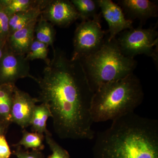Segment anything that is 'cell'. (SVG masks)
<instances>
[{"label": "cell", "instance_id": "1", "mask_svg": "<svg viewBox=\"0 0 158 158\" xmlns=\"http://www.w3.org/2000/svg\"><path fill=\"white\" fill-rule=\"evenodd\" d=\"M53 49L42 75L31 78L39 88V102L48 107L55 133L62 139L92 140L91 102L94 93L80 60L69 59L64 51Z\"/></svg>", "mask_w": 158, "mask_h": 158}, {"label": "cell", "instance_id": "2", "mask_svg": "<svg viewBox=\"0 0 158 158\" xmlns=\"http://www.w3.org/2000/svg\"><path fill=\"white\" fill-rule=\"evenodd\" d=\"M94 158H158V121L130 113L99 133Z\"/></svg>", "mask_w": 158, "mask_h": 158}, {"label": "cell", "instance_id": "3", "mask_svg": "<svg viewBox=\"0 0 158 158\" xmlns=\"http://www.w3.org/2000/svg\"><path fill=\"white\" fill-rule=\"evenodd\" d=\"M140 80L134 73L102 85L94 93L91 117L94 123L112 121L134 113L143 101Z\"/></svg>", "mask_w": 158, "mask_h": 158}, {"label": "cell", "instance_id": "4", "mask_svg": "<svg viewBox=\"0 0 158 158\" xmlns=\"http://www.w3.org/2000/svg\"><path fill=\"white\" fill-rule=\"evenodd\" d=\"M80 61L94 92L102 85L132 74L137 65L135 59L123 54L116 38L108 41L107 38L98 51Z\"/></svg>", "mask_w": 158, "mask_h": 158}, {"label": "cell", "instance_id": "5", "mask_svg": "<svg viewBox=\"0 0 158 158\" xmlns=\"http://www.w3.org/2000/svg\"><path fill=\"white\" fill-rule=\"evenodd\" d=\"M156 26L148 29L141 26L128 29L119 34L116 39L122 53L125 56L134 59L139 55L151 57L158 63V33Z\"/></svg>", "mask_w": 158, "mask_h": 158}, {"label": "cell", "instance_id": "6", "mask_svg": "<svg viewBox=\"0 0 158 158\" xmlns=\"http://www.w3.org/2000/svg\"><path fill=\"white\" fill-rule=\"evenodd\" d=\"M100 20L97 19L82 21L77 26L73 37V53L71 59L81 60L96 52L102 46L106 40Z\"/></svg>", "mask_w": 158, "mask_h": 158}, {"label": "cell", "instance_id": "7", "mask_svg": "<svg viewBox=\"0 0 158 158\" xmlns=\"http://www.w3.org/2000/svg\"><path fill=\"white\" fill-rule=\"evenodd\" d=\"M30 61L25 56L17 55L5 46L0 60V85H15L21 79L31 78Z\"/></svg>", "mask_w": 158, "mask_h": 158}, {"label": "cell", "instance_id": "8", "mask_svg": "<svg viewBox=\"0 0 158 158\" xmlns=\"http://www.w3.org/2000/svg\"><path fill=\"white\" fill-rule=\"evenodd\" d=\"M40 16L53 26L65 27L79 19L71 1L47 0Z\"/></svg>", "mask_w": 158, "mask_h": 158}, {"label": "cell", "instance_id": "9", "mask_svg": "<svg viewBox=\"0 0 158 158\" xmlns=\"http://www.w3.org/2000/svg\"><path fill=\"white\" fill-rule=\"evenodd\" d=\"M102 15L109 26L108 41L115 39L118 34L131 29L133 21L128 19L121 7L111 0H97Z\"/></svg>", "mask_w": 158, "mask_h": 158}, {"label": "cell", "instance_id": "10", "mask_svg": "<svg viewBox=\"0 0 158 158\" xmlns=\"http://www.w3.org/2000/svg\"><path fill=\"white\" fill-rule=\"evenodd\" d=\"M38 102L37 98L32 97L16 86L11 106V122L23 129L30 126L34 108Z\"/></svg>", "mask_w": 158, "mask_h": 158}, {"label": "cell", "instance_id": "11", "mask_svg": "<svg viewBox=\"0 0 158 158\" xmlns=\"http://www.w3.org/2000/svg\"><path fill=\"white\" fill-rule=\"evenodd\" d=\"M118 5L126 18L132 21L138 19L141 23L151 18L157 17L158 6L156 2L149 0H119Z\"/></svg>", "mask_w": 158, "mask_h": 158}, {"label": "cell", "instance_id": "12", "mask_svg": "<svg viewBox=\"0 0 158 158\" xmlns=\"http://www.w3.org/2000/svg\"><path fill=\"white\" fill-rule=\"evenodd\" d=\"M38 19L9 36L6 45L14 53L26 56L35 39V27Z\"/></svg>", "mask_w": 158, "mask_h": 158}, {"label": "cell", "instance_id": "13", "mask_svg": "<svg viewBox=\"0 0 158 158\" xmlns=\"http://www.w3.org/2000/svg\"><path fill=\"white\" fill-rule=\"evenodd\" d=\"M47 2V0H41L40 3L34 8L19 12L10 17L9 36L15 31L24 27L34 20L39 18Z\"/></svg>", "mask_w": 158, "mask_h": 158}, {"label": "cell", "instance_id": "14", "mask_svg": "<svg viewBox=\"0 0 158 158\" xmlns=\"http://www.w3.org/2000/svg\"><path fill=\"white\" fill-rule=\"evenodd\" d=\"M15 85H0V122L11 123V109Z\"/></svg>", "mask_w": 158, "mask_h": 158}, {"label": "cell", "instance_id": "15", "mask_svg": "<svg viewBox=\"0 0 158 158\" xmlns=\"http://www.w3.org/2000/svg\"><path fill=\"white\" fill-rule=\"evenodd\" d=\"M82 21L101 19V13L97 0H71Z\"/></svg>", "mask_w": 158, "mask_h": 158}, {"label": "cell", "instance_id": "16", "mask_svg": "<svg viewBox=\"0 0 158 158\" xmlns=\"http://www.w3.org/2000/svg\"><path fill=\"white\" fill-rule=\"evenodd\" d=\"M52 116L50 110L47 105L44 103L36 105L30 123L31 130L41 135L47 133L49 131L47 128V121Z\"/></svg>", "mask_w": 158, "mask_h": 158}, {"label": "cell", "instance_id": "17", "mask_svg": "<svg viewBox=\"0 0 158 158\" xmlns=\"http://www.w3.org/2000/svg\"><path fill=\"white\" fill-rule=\"evenodd\" d=\"M56 32L54 26L40 16L35 27V38L53 48Z\"/></svg>", "mask_w": 158, "mask_h": 158}, {"label": "cell", "instance_id": "18", "mask_svg": "<svg viewBox=\"0 0 158 158\" xmlns=\"http://www.w3.org/2000/svg\"><path fill=\"white\" fill-rule=\"evenodd\" d=\"M41 0H0L9 18L15 14L27 11L37 6Z\"/></svg>", "mask_w": 158, "mask_h": 158}, {"label": "cell", "instance_id": "19", "mask_svg": "<svg viewBox=\"0 0 158 158\" xmlns=\"http://www.w3.org/2000/svg\"><path fill=\"white\" fill-rule=\"evenodd\" d=\"M44 135L37 132H29L27 130L23 131L21 139L16 144L15 147L23 146L26 149L32 148L34 150H42L44 148Z\"/></svg>", "mask_w": 158, "mask_h": 158}, {"label": "cell", "instance_id": "20", "mask_svg": "<svg viewBox=\"0 0 158 158\" xmlns=\"http://www.w3.org/2000/svg\"><path fill=\"white\" fill-rule=\"evenodd\" d=\"M48 46L34 39L28 52L26 54V58L28 61L35 59H41L47 64L50 59L48 58Z\"/></svg>", "mask_w": 158, "mask_h": 158}, {"label": "cell", "instance_id": "21", "mask_svg": "<svg viewBox=\"0 0 158 158\" xmlns=\"http://www.w3.org/2000/svg\"><path fill=\"white\" fill-rule=\"evenodd\" d=\"M47 143L52 152V154L48 158H70L68 152L55 141L49 131L45 134Z\"/></svg>", "mask_w": 158, "mask_h": 158}, {"label": "cell", "instance_id": "22", "mask_svg": "<svg viewBox=\"0 0 158 158\" xmlns=\"http://www.w3.org/2000/svg\"><path fill=\"white\" fill-rule=\"evenodd\" d=\"M9 17L0 3V40L6 45L9 36Z\"/></svg>", "mask_w": 158, "mask_h": 158}, {"label": "cell", "instance_id": "23", "mask_svg": "<svg viewBox=\"0 0 158 158\" xmlns=\"http://www.w3.org/2000/svg\"><path fill=\"white\" fill-rule=\"evenodd\" d=\"M17 147L13 152L17 158H44L40 151L33 150L31 152H28L22 149L20 147Z\"/></svg>", "mask_w": 158, "mask_h": 158}, {"label": "cell", "instance_id": "24", "mask_svg": "<svg viewBox=\"0 0 158 158\" xmlns=\"http://www.w3.org/2000/svg\"><path fill=\"white\" fill-rule=\"evenodd\" d=\"M11 151L6 138L4 135L0 136V158H9Z\"/></svg>", "mask_w": 158, "mask_h": 158}, {"label": "cell", "instance_id": "25", "mask_svg": "<svg viewBox=\"0 0 158 158\" xmlns=\"http://www.w3.org/2000/svg\"><path fill=\"white\" fill-rule=\"evenodd\" d=\"M9 125L7 123L0 122V136L3 135V134L5 133L6 129Z\"/></svg>", "mask_w": 158, "mask_h": 158}, {"label": "cell", "instance_id": "26", "mask_svg": "<svg viewBox=\"0 0 158 158\" xmlns=\"http://www.w3.org/2000/svg\"><path fill=\"white\" fill-rule=\"evenodd\" d=\"M5 46L2 43V42L0 40V60L2 59V57L3 53H4V49H5Z\"/></svg>", "mask_w": 158, "mask_h": 158}]
</instances>
